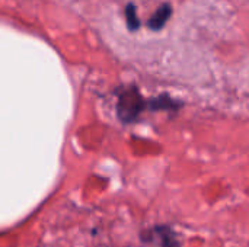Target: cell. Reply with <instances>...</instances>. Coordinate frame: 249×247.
Wrapping results in <instances>:
<instances>
[{
    "mask_svg": "<svg viewBox=\"0 0 249 247\" xmlns=\"http://www.w3.org/2000/svg\"><path fill=\"white\" fill-rule=\"evenodd\" d=\"M144 108V100L139 90L136 87L127 89L121 96L118 102V115L123 121L128 122L133 121Z\"/></svg>",
    "mask_w": 249,
    "mask_h": 247,
    "instance_id": "6da1fadb",
    "label": "cell"
},
{
    "mask_svg": "<svg viewBox=\"0 0 249 247\" xmlns=\"http://www.w3.org/2000/svg\"><path fill=\"white\" fill-rule=\"evenodd\" d=\"M171 15H172V6L169 3H165L152 15V17L147 22V26L152 31H160L169 20Z\"/></svg>",
    "mask_w": 249,
    "mask_h": 247,
    "instance_id": "7a4b0ae2",
    "label": "cell"
},
{
    "mask_svg": "<svg viewBox=\"0 0 249 247\" xmlns=\"http://www.w3.org/2000/svg\"><path fill=\"white\" fill-rule=\"evenodd\" d=\"M156 236L159 237V245L160 247H181L175 233L169 229V227H156L155 229Z\"/></svg>",
    "mask_w": 249,
    "mask_h": 247,
    "instance_id": "3957f363",
    "label": "cell"
},
{
    "mask_svg": "<svg viewBox=\"0 0 249 247\" xmlns=\"http://www.w3.org/2000/svg\"><path fill=\"white\" fill-rule=\"evenodd\" d=\"M125 19H127V25L131 31H137L140 28V20L137 17L136 6L131 3L127 4V7H125Z\"/></svg>",
    "mask_w": 249,
    "mask_h": 247,
    "instance_id": "277c9868",
    "label": "cell"
},
{
    "mask_svg": "<svg viewBox=\"0 0 249 247\" xmlns=\"http://www.w3.org/2000/svg\"><path fill=\"white\" fill-rule=\"evenodd\" d=\"M153 103H155L153 108H156V109H171V108L178 109V108H179V103L175 102V100H172V99L168 98V96H162V98H159V99H155Z\"/></svg>",
    "mask_w": 249,
    "mask_h": 247,
    "instance_id": "5b68a950",
    "label": "cell"
}]
</instances>
